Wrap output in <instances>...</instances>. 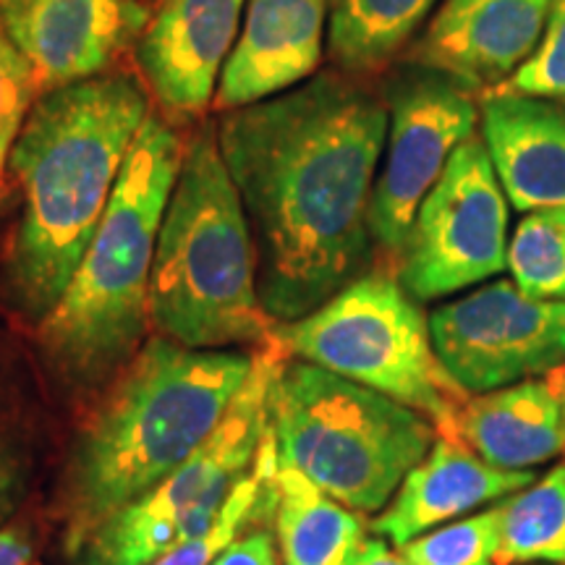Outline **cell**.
<instances>
[{
  "instance_id": "1",
  "label": "cell",
  "mask_w": 565,
  "mask_h": 565,
  "mask_svg": "<svg viewBox=\"0 0 565 565\" xmlns=\"http://www.w3.org/2000/svg\"><path fill=\"white\" fill-rule=\"evenodd\" d=\"M387 108L338 74L231 110L217 141L257 252L273 322H294L362 278Z\"/></svg>"
},
{
  "instance_id": "2",
  "label": "cell",
  "mask_w": 565,
  "mask_h": 565,
  "mask_svg": "<svg viewBox=\"0 0 565 565\" xmlns=\"http://www.w3.org/2000/svg\"><path fill=\"white\" fill-rule=\"evenodd\" d=\"M147 118V92L129 74L63 84L34 103L9 154L24 194L9 280L34 322L74 278Z\"/></svg>"
},
{
  "instance_id": "3",
  "label": "cell",
  "mask_w": 565,
  "mask_h": 565,
  "mask_svg": "<svg viewBox=\"0 0 565 565\" xmlns=\"http://www.w3.org/2000/svg\"><path fill=\"white\" fill-rule=\"evenodd\" d=\"M252 356L152 338L105 395L66 475V547L171 477L223 422Z\"/></svg>"
},
{
  "instance_id": "4",
  "label": "cell",
  "mask_w": 565,
  "mask_h": 565,
  "mask_svg": "<svg viewBox=\"0 0 565 565\" xmlns=\"http://www.w3.org/2000/svg\"><path fill=\"white\" fill-rule=\"evenodd\" d=\"M181 160L179 134L150 113L74 278L40 322L47 353L76 383L108 377L139 349L160 225Z\"/></svg>"
},
{
  "instance_id": "5",
  "label": "cell",
  "mask_w": 565,
  "mask_h": 565,
  "mask_svg": "<svg viewBox=\"0 0 565 565\" xmlns=\"http://www.w3.org/2000/svg\"><path fill=\"white\" fill-rule=\"evenodd\" d=\"M154 328L186 349L265 343L257 252L217 129L202 124L183 150L162 217L150 282Z\"/></svg>"
},
{
  "instance_id": "6",
  "label": "cell",
  "mask_w": 565,
  "mask_h": 565,
  "mask_svg": "<svg viewBox=\"0 0 565 565\" xmlns=\"http://www.w3.org/2000/svg\"><path fill=\"white\" fill-rule=\"evenodd\" d=\"M280 463L359 513L383 511L437 440L414 408L309 362H286L270 387Z\"/></svg>"
},
{
  "instance_id": "7",
  "label": "cell",
  "mask_w": 565,
  "mask_h": 565,
  "mask_svg": "<svg viewBox=\"0 0 565 565\" xmlns=\"http://www.w3.org/2000/svg\"><path fill=\"white\" fill-rule=\"evenodd\" d=\"M273 335L301 362L372 387L427 416L437 437L461 440L458 412L469 395L443 370L429 320L398 280L362 275L312 315L275 322Z\"/></svg>"
},
{
  "instance_id": "8",
  "label": "cell",
  "mask_w": 565,
  "mask_h": 565,
  "mask_svg": "<svg viewBox=\"0 0 565 565\" xmlns=\"http://www.w3.org/2000/svg\"><path fill=\"white\" fill-rule=\"evenodd\" d=\"M286 362L288 351L270 333L215 433L152 492L105 519L76 553L79 565H152L207 532L270 427L267 401Z\"/></svg>"
},
{
  "instance_id": "9",
  "label": "cell",
  "mask_w": 565,
  "mask_h": 565,
  "mask_svg": "<svg viewBox=\"0 0 565 565\" xmlns=\"http://www.w3.org/2000/svg\"><path fill=\"white\" fill-rule=\"evenodd\" d=\"M508 267V196L482 137L454 152L424 196L401 254V286L429 301Z\"/></svg>"
},
{
  "instance_id": "10",
  "label": "cell",
  "mask_w": 565,
  "mask_h": 565,
  "mask_svg": "<svg viewBox=\"0 0 565 565\" xmlns=\"http://www.w3.org/2000/svg\"><path fill=\"white\" fill-rule=\"evenodd\" d=\"M475 92L440 71L406 63L387 84V139L383 173L370 204L372 242L401 259L424 196L450 158L475 137Z\"/></svg>"
},
{
  "instance_id": "11",
  "label": "cell",
  "mask_w": 565,
  "mask_h": 565,
  "mask_svg": "<svg viewBox=\"0 0 565 565\" xmlns=\"http://www.w3.org/2000/svg\"><path fill=\"white\" fill-rule=\"evenodd\" d=\"M429 333L443 370L466 395L565 366V301L536 299L513 280L445 303L429 317Z\"/></svg>"
},
{
  "instance_id": "12",
  "label": "cell",
  "mask_w": 565,
  "mask_h": 565,
  "mask_svg": "<svg viewBox=\"0 0 565 565\" xmlns=\"http://www.w3.org/2000/svg\"><path fill=\"white\" fill-rule=\"evenodd\" d=\"M0 24L45 89L100 76L150 24L137 0H0Z\"/></svg>"
},
{
  "instance_id": "13",
  "label": "cell",
  "mask_w": 565,
  "mask_h": 565,
  "mask_svg": "<svg viewBox=\"0 0 565 565\" xmlns=\"http://www.w3.org/2000/svg\"><path fill=\"white\" fill-rule=\"evenodd\" d=\"M557 0H445L408 63L435 68L466 89L503 87L532 58Z\"/></svg>"
},
{
  "instance_id": "14",
  "label": "cell",
  "mask_w": 565,
  "mask_h": 565,
  "mask_svg": "<svg viewBox=\"0 0 565 565\" xmlns=\"http://www.w3.org/2000/svg\"><path fill=\"white\" fill-rule=\"evenodd\" d=\"M244 6L246 0H166L145 26L137 45L141 74L171 116L192 118L210 105Z\"/></svg>"
},
{
  "instance_id": "15",
  "label": "cell",
  "mask_w": 565,
  "mask_h": 565,
  "mask_svg": "<svg viewBox=\"0 0 565 565\" xmlns=\"http://www.w3.org/2000/svg\"><path fill=\"white\" fill-rule=\"evenodd\" d=\"M330 0H246L244 30L225 61L217 105L270 100L315 74L324 53Z\"/></svg>"
},
{
  "instance_id": "16",
  "label": "cell",
  "mask_w": 565,
  "mask_h": 565,
  "mask_svg": "<svg viewBox=\"0 0 565 565\" xmlns=\"http://www.w3.org/2000/svg\"><path fill=\"white\" fill-rule=\"evenodd\" d=\"M482 141L508 204L519 212L565 210V108L545 97L487 92Z\"/></svg>"
},
{
  "instance_id": "17",
  "label": "cell",
  "mask_w": 565,
  "mask_h": 565,
  "mask_svg": "<svg viewBox=\"0 0 565 565\" xmlns=\"http://www.w3.org/2000/svg\"><path fill=\"white\" fill-rule=\"evenodd\" d=\"M532 482H536L534 471L498 469L479 458L463 440L437 437L370 529L401 547L479 505L511 498Z\"/></svg>"
},
{
  "instance_id": "18",
  "label": "cell",
  "mask_w": 565,
  "mask_h": 565,
  "mask_svg": "<svg viewBox=\"0 0 565 565\" xmlns=\"http://www.w3.org/2000/svg\"><path fill=\"white\" fill-rule=\"evenodd\" d=\"M458 437L508 471H529L565 454V366L469 398L458 412Z\"/></svg>"
},
{
  "instance_id": "19",
  "label": "cell",
  "mask_w": 565,
  "mask_h": 565,
  "mask_svg": "<svg viewBox=\"0 0 565 565\" xmlns=\"http://www.w3.org/2000/svg\"><path fill=\"white\" fill-rule=\"evenodd\" d=\"M275 534L282 565H345L366 540L364 519L294 466L275 477Z\"/></svg>"
},
{
  "instance_id": "20",
  "label": "cell",
  "mask_w": 565,
  "mask_h": 565,
  "mask_svg": "<svg viewBox=\"0 0 565 565\" xmlns=\"http://www.w3.org/2000/svg\"><path fill=\"white\" fill-rule=\"evenodd\" d=\"M437 0H330V53L351 74L383 68Z\"/></svg>"
},
{
  "instance_id": "21",
  "label": "cell",
  "mask_w": 565,
  "mask_h": 565,
  "mask_svg": "<svg viewBox=\"0 0 565 565\" xmlns=\"http://www.w3.org/2000/svg\"><path fill=\"white\" fill-rule=\"evenodd\" d=\"M500 547L494 565H565V463L498 505Z\"/></svg>"
},
{
  "instance_id": "22",
  "label": "cell",
  "mask_w": 565,
  "mask_h": 565,
  "mask_svg": "<svg viewBox=\"0 0 565 565\" xmlns=\"http://www.w3.org/2000/svg\"><path fill=\"white\" fill-rule=\"evenodd\" d=\"M278 443H275L273 427L259 443L257 456L249 466V471L238 479L228 498L212 521L207 532L194 536L192 542L181 545L173 553L160 557L152 565H212L225 547L242 536L244 529L270 524L275 519V477H278Z\"/></svg>"
},
{
  "instance_id": "23",
  "label": "cell",
  "mask_w": 565,
  "mask_h": 565,
  "mask_svg": "<svg viewBox=\"0 0 565 565\" xmlns=\"http://www.w3.org/2000/svg\"><path fill=\"white\" fill-rule=\"evenodd\" d=\"M508 270L536 299L565 301V210L526 212L508 244Z\"/></svg>"
},
{
  "instance_id": "24",
  "label": "cell",
  "mask_w": 565,
  "mask_h": 565,
  "mask_svg": "<svg viewBox=\"0 0 565 565\" xmlns=\"http://www.w3.org/2000/svg\"><path fill=\"white\" fill-rule=\"evenodd\" d=\"M498 547L500 513L494 505L456 524L429 529L398 550L414 565H494Z\"/></svg>"
},
{
  "instance_id": "25",
  "label": "cell",
  "mask_w": 565,
  "mask_h": 565,
  "mask_svg": "<svg viewBox=\"0 0 565 565\" xmlns=\"http://www.w3.org/2000/svg\"><path fill=\"white\" fill-rule=\"evenodd\" d=\"M38 87L32 63L0 24V171L9 162L13 145L30 118Z\"/></svg>"
},
{
  "instance_id": "26",
  "label": "cell",
  "mask_w": 565,
  "mask_h": 565,
  "mask_svg": "<svg viewBox=\"0 0 565 565\" xmlns=\"http://www.w3.org/2000/svg\"><path fill=\"white\" fill-rule=\"evenodd\" d=\"M505 92L529 97H545V100H565V0H557L553 17L547 21V30L542 42L536 45L524 66L508 79Z\"/></svg>"
},
{
  "instance_id": "27",
  "label": "cell",
  "mask_w": 565,
  "mask_h": 565,
  "mask_svg": "<svg viewBox=\"0 0 565 565\" xmlns=\"http://www.w3.org/2000/svg\"><path fill=\"white\" fill-rule=\"evenodd\" d=\"M212 565H280L275 536L265 526L238 536L231 547H225Z\"/></svg>"
},
{
  "instance_id": "28",
  "label": "cell",
  "mask_w": 565,
  "mask_h": 565,
  "mask_svg": "<svg viewBox=\"0 0 565 565\" xmlns=\"http://www.w3.org/2000/svg\"><path fill=\"white\" fill-rule=\"evenodd\" d=\"M345 565H414L408 557L401 555V550H391L383 540H364L362 547L353 553Z\"/></svg>"
},
{
  "instance_id": "29",
  "label": "cell",
  "mask_w": 565,
  "mask_h": 565,
  "mask_svg": "<svg viewBox=\"0 0 565 565\" xmlns=\"http://www.w3.org/2000/svg\"><path fill=\"white\" fill-rule=\"evenodd\" d=\"M32 542L21 529H0V565H30Z\"/></svg>"
},
{
  "instance_id": "30",
  "label": "cell",
  "mask_w": 565,
  "mask_h": 565,
  "mask_svg": "<svg viewBox=\"0 0 565 565\" xmlns=\"http://www.w3.org/2000/svg\"><path fill=\"white\" fill-rule=\"evenodd\" d=\"M13 490H17V477H13L11 463L0 456V521L11 511Z\"/></svg>"
}]
</instances>
